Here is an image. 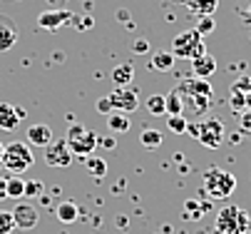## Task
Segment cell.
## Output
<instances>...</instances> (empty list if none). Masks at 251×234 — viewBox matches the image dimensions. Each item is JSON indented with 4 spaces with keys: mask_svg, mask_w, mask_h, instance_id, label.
Masks as SVG:
<instances>
[{
    "mask_svg": "<svg viewBox=\"0 0 251 234\" xmlns=\"http://www.w3.org/2000/svg\"><path fill=\"white\" fill-rule=\"evenodd\" d=\"M179 92H182V100H184V112L189 110V115L199 117L201 112L209 110V103H211V85L209 80H201V78H189L184 82H179L176 85Z\"/></svg>",
    "mask_w": 251,
    "mask_h": 234,
    "instance_id": "cell-1",
    "label": "cell"
},
{
    "mask_svg": "<svg viewBox=\"0 0 251 234\" xmlns=\"http://www.w3.org/2000/svg\"><path fill=\"white\" fill-rule=\"evenodd\" d=\"M5 184H8V199H15V202H20V199L25 197V180H23V177L13 175V177L5 180Z\"/></svg>",
    "mask_w": 251,
    "mask_h": 234,
    "instance_id": "cell-21",
    "label": "cell"
},
{
    "mask_svg": "<svg viewBox=\"0 0 251 234\" xmlns=\"http://www.w3.org/2000/svg\"><path fill=\"white\" fill-rule=\"evenodd\" d=\"M43 192H45L43 182H38V180H27V182H25V197H27V199L43 197Z\"/></svg>",
    "mask_w": 251,
    "mask_h": 234,
    "instance_id": "cell-29",
    "label": "cell"
},
{
    "mask_svg": "<svg viewBox=\"0 0 251 234\" xmlns=\"http://www.w3.org/2000/svg\"><path fill=\"white\" fill-rule=\"evenodd\" d=\"M97 145H102V147H107V150H115V147H117V140H115V137H97Z\"/></svg>",
    "mask_w": 251,
    "mask_h": 234,
    "instance_id": "cell-33",
    "label": "cell"
},
{
    "mask_svg": "<svg viewBox=\"0 0 251 234\" xmlns=\"http://www.w3.org/2000/svg\"><path fill=\"white\" fill-rule=\"evenodd\" d=\"M73 13H67V10H45L38 15V25L45 27V30H57L60 25H67V23H73Z\"/></svg>",
    "mask_w": 251,
    "mask_h": 234,
    "instance_id": "cell-11",
    "label": "cell"
},
{
    "mask_svg": "<svg viewBox=\"0 0 251 234\" xmlns=\"http://www.w3.org/2000/svg\"><path fill=\"white\" fill-rule=\"evenodd\" d=\"M204 212H206V205L197 202V199H187V202H184V219L197 222V219L204 217Z\"/></svg>",
    "mask_w": 251,
    "mask_h": 234,
    "instance_id": "cell-24",
    "label": "cell"
},
{
    "mask_svg": "<svg viewBox=\"0 0 251 234\" xmlns=\"http://www.w3.org/2000/svg\"><path fill=\"white\" fill-rule=\"evenodd\" d=\"M132 78H134L132 62H122V65H117V68L112 70V82H115L117 87H127V85L132 82Z\"/></svg>",
    "mask_w": 251,
    "mask_h": 234,
    "instance_id": "cell-19",
    "label": "cell"
},
{
    "mask_svg": "<svg viewBox=\"0 0 251 234\" xmlns=\"http://www.w3.org/2000/svg\"><path fill=\"white\" fill-rule=\"evenodd\" d=\"M85 167H87V172L92 175V177H104L107 175V162L102 159V157H85Z\"/></svg>",
    "mask_w": 251,
    "mask_h": 234,
    "instance_id": "cell-25",
    "label": "cell"
},
{
    "mask_svg": "<svg viewBox=\"0 0 251 234\" xmlns=\"http://www.w3.org/2000/svg\"><path fill=\"white\" fill-rule=\"evenodd\" d=\"M13 229H15L13 212H8V209H0V234H10Z\"/></svg>",
    "mask_w": 251,
    "mask_h": 234,
    "instance_id": "cell-28",
    "label": "cell"
},
{
    "mask_svg": "<svg viewBox=\"0 0 251 234\" xmlns=\"http://www.w3.org/2000/svg\"><path fill=\"white\" fill-rule=\"evenodd\" d=\"M3 150H5V147L0 145V167H3Z\"/></svg>",
    "mask_w": 251,
    "mask_h": 234,
    "instance_id": "cell-35",
    "label": "cell"
},
{
    "mask_svg": "<svg viewBox=\"0 0 251 234\" xmlns=\"http://www.w3.org/2000/svg\"><path fill=\"white\" fill-rule=\"evenodd\" d=\"M65 145H67L70 152H73V157L85 159V157H90L97 150V135H95V132H90L85 125H70Z\"/></svg>",
    "mask_w": 251,
    "mask_h": 234,
    "instance_id": "cell-4",
    "label": "cell"
},
{
    "mask_svg": "<svg viewBox=\"0 0 251 234\" xmlns=\"http://www.w3.org/2000/svg\"><path fill=\"white\" fill-rule=\"evenodd\" d=\"M35 162V155L27 142H10L3 150V167L10 175H23L27 172Z\"/></svg>",
    "mask_w": 251,
    "mask_h": 234,
    "instance_id": "cell-5",
    "label": "cell"
},
{
    "mask_svg": "<svg viewBox=\"0 0 251 234\" xmlns=\"http://www.w3.org/2000/svg\"><path fill=\"white\" fill-rule=\"evenodd\" d=\"M25 137H27V145L30 147H48L52 142V130L48 125H30L27 132H25Z\"/></svg>",
    "mask_w": 251,
    "mask_h": 234,
    "instance_id": "cell-12",
    "label": "cell"
},
{
    "mask_svg": "<svg viewBox=\"0 0 251 234\" xmlns=\"http://www.w3.org/2000/svg\"><path fill=\"white\" fill-rule=\"evenodd\" d=\"M97 110H100L102 115H110V112H112V105H110V100H107V97H102L100 103H97Z\"/></svg>",
    "mask_w": 251,
    "mask_h": 234,
    "instance_id": "cell-32",
    "label": "cell"
},
{
    "mask_svg": "<svg viewBox=\"0 0 251 234\" xmlns=\"http://www.w3.org/2000/svg\"><path fill=\"white\" fill-rule=\"evenodd\" d=\"M167 127L172 132H176V135H182V132H187V127H189V120L184 115H167Z\"/></svg>",
    "mask_w": 251,
    "mask_h": 234,
    "instance_id": "cell-27",
    "label": "cell"
},
{
    "mask_svg": "<svg viewBox=\"0 0 251 234\" xmlns=\"http://www.w3.org/2000/svg\"><path fill=\"white\" fill-rule=\"evenodd\" d=\"M145 107H147L150 115H167V110H164V95H150Z\"/></svg>",
    "mask_w": 251,
    "mask_h": 234,
    "instance_id": "cell-26",
    "label": "cell"
},
{
    "mask_svg": "<svg viewBox=\"0 0 251 234\" xmlns=\"http://www.w3.org/2000/svg\"><path fill=\"white\" fill-rule=\"evenodd\" d=\"M18 43V27L8 15H0V52H8Z\"/></svg>",
    "mask_w": 251,
    "mask_h": 234,
    "instance_id": "cell-14",
    "label": "cell"
},
{
    "mask_svg": "<svg viewBox=\"0 0 251 234\" xmlns=\"http://www.w3.org/2000/svg\"><path fill=\"white\" fill-rule=\"evenodd\" d=\"M107 127L112 132H127L129 130V117L125 112H110L107 115Z\"/></svg>",
    "mask_w": 251,
    "mask_h": 234,
    "instance_id": "cell-23",
    "label": "cell"
},
{
    "mask_svg": "<svg viewBox=\"0 0 251 234\" xmlns=\"http://www.w3.org/2000/svg\"><path fill=\"white\" fill-rule=\"evenodd\" d=\"M164 110H167V115H184V100H182L179 87H174L164 95Z\"/></svg>",
    "mask_w": 251,
    "mask_h": 234,
    "instance_id": "cell-17",
    "label": "cell"
},
{
    "mask_svg": "<svg viewBox=\"0 0 251 234\" xmlns=\"http://www.w3.org/2000/svg\"><path fill=\"white\" fill-rule=\"evenodd\" d=\"M217 232L219 234H246L251 229V217L239 205H226L217 212Z\"/></svg>",
    "mask_w": 251,
    "mask_h": 234,
    "instance_id": "cell-3",
    "label": "cell"
},
{
    "mask_svg": "<svg viewBox=\"0 0 251 234\" xmlns=\"http://www.w3.org/2000/svg\"><path fill=\"white\" fill-rule=\"evenodd\" d=\"M162 132L159 130H142L139 132V142H142V147H147V150H157V147H162Z\"/></svg>",
    "mask_w": 251,
    "mask_h": 234,
    "instance_id": "cell-22",
    "label": "cell"
},
{
    "mask_svg": "<svg viewBox=\"0 0 251 234\" xmlns=\"http://www.w3.org/2000/svg\"><path fill=\"white\" fill-rule=\"evenodd\" d=\"M13 219H15V227L18 229H35L40 222V212L35 209L30 202H25V199H20V202L15 205L13 209Z\"/></svg>",
    "mask_w": 251,
    "mask_h": 234,
    "instance_id": "cell-10",
    "label": "cell"
},
{
    "mask_svg": "<svg viewBox=\"0 0 251 234\" xmlns=\"http://www.w3.org/2000/svg\"><path fill=\"white\" fill-rule=\"evenodd\" d=\"M187 132H192L194 140H199V142H201L204 147H209V150H217V147H222V142H224V125H222V120H217V117H206V120H201V122H197V125H189Z\"/></svg>",
    "mask_w": 251,
    "mask_h": 234,
    "instance_id": "cell-6",
    "label": "cell"
},
{
    "mask_svg": "<svg viewBox=\"0 0 251 234\" xmlns=\"http://www.w3.org/2000/svg\"><path fill=\"white\" fill-rule=\"evenodd\" d=\"M73 162V152L67 150L65 140H57V142H50L45 147V164L48 167H55V170H62Z\"/></svg>",
    "mask_w": 251,
    "mask_h": 234,
    "instance_id": "cell-9",
    "label": "cell"
},
{
    "mask_svg": "<svg viewBox=\"0 0 251 234\" xmlns=\"http://www.w3.org/2000/svg\"><path fill=\"white\" fill-rule=\"evenodd\" d=\"M174 57H182V60H194L199 55L206 52V45L201 40V35L197 30H184V32H179V35L172 40V50H169Z\"/></svg>",
    "mask_w": 251,
    "mask_h": 234,
    "instance_id": "cell-7",
    "label": "cell"
},
{
    "mask_svg": "<svg viewBox=\"0 0 251 234\" xmlns=\"http://www.w3.org/2000/svg\"><path fill=\"white\" fill-rule=\"evenodd\" d=\"M23 120H25V110L23 107H15L10 103L0 105V127L3 130H15Z\"/></svg>",
    "mask_w": 251,
    "mask_h": 234,
    "instance_id": "cell-13",
    "label": "cell"
},
{
    "mask_svg": "<svg viewBox=\"0 0 251 234\" xmlns=\"http://www.w3.org/2000/svg\"><path fill=\"white\" fill-rule=\"evenodd\" d=\"M132 50H134L137 55H139V52H142V55H145V52H150V43H147V40H134V45H132Z\"/></svg>",
    "mask_w": 251,
    "mask_h": 234,
    "instance_id": "cell-31",
    "label": "cell"
},
{
    "mask_svg": "<svg viewBox=\"0 0 251 234\" xmlns=\"http://www.w3.org/2000/svg\"><path fill=\"white\" fill-rule=\"evenodd\" d=\"M55 217H57L62 224H73V222H77L80 209H77V205H75V202L65 199V202H60V205L55 207Z\"/></svg>",
    "mask_w": 251,
    "mask_h": 234,
    "instance_id": "cell-16",
    "label": "cell"
},
{
    "mask_svg": "<svg viewBox=\"0 0 251 234\" xmlns=\"http://www.w3.org/2000/svg\"><path fill=\"white\" fill-rule=\"evenodd\" d=\"M107 100H110V105H112V112H134L139 107V97H137V90L134 87H115L110 95H107Z\"/></svg>",
    "mask_w": 251,
    "mask_h": 234,
    "instance_id": "cell-8",
    "label": "cell"
},
{
    "mask_svg": "<svg viewBox=\"0 0 251 234\" xmlns=\"http://www.w3.org/2000/svg\"><path fill=\"white\" fill-rule=\"evenodd\" d=\"M201 189L209 199H217V202H222V199L231 197L234 189H236V177L226 170H222V167H209V170L204 172V180H201Z\"/></svg>",
    "mask_w": 251,
    "mask_h": 234,
    "instance_id": "cell-2",
    "label": "cell"
},
{
    "mask_svg": "<svg viewBox=\"0 0 251 234\" xmlns=\"http://www.w3.org/2000/svg\"><path fill=\"white\" fill-rule=\"evenodd\" d=\"M187 8L201 18V15H214V10L219 8V0H187Z\"/></svg>",
    "mask_w": 251,
    "mask_h": 234,
    "instance_id": "cell-18",
    "label": "cell"
},
{
    "mask_svg": "<svg viewBox=\"0 0 251 234\" xmlns=\"http://www.w3.org/2000/svg\"><path fill=\"white\" fill-rule=\"evenodd\" d=\"M192 73H194V78L209 80L214 73H217V60H214L209 52H204V55L194 57V60H192Z\"/></svg>",
    "mask_w": 251,
    "mask_h": 234,
    "instance_id": "cell-15",
    "label": "cell"
},
{
    "mask_svg": "<svg viewBox=\"0 0 251 234\" xmlns=\"http://www.w3.org/2000/svg\"><path fill=\"white\" fill-rule=\"evenodd\" d=\"M174 55L172 52H152V57H150V68L152 70H162V73H167V70H172V65H174Z\"/></svg>",
    "mask_w": 251,
    "mask_h": 234,
    "instance_id": "cell-20",
    "label": "cell"
},
{
    "mask_svg": "<svg viewBox=\"0 0 251 234\" xmlns=\"http://www.w3.org/2000/svg\"><path fill=\"white\" fill-rule=\"evenodd\" d=\"M3 199H8V184H5L3 177H0V202H3Z\"/></svg>",
    "mask_w": 251,
    "mask_h": 234,
    "instance_id": "cell-34",
    "label": "cell"
},
{
    "mask_svg": "<svg viewBox=\"0 0 251 234\" xmlns=\"http://www.w3.org/2000/svg\"><path fill=\"white\" fill-rule=\"evenodd\" d=\"M214 25H217V23H214V18H211V15H201V18L197 20V27H194V30L204 38V35H209V32L214 30Z\"/></svg>",
    "mask_w": 251,
    "mask_h": 234,
    "instance_id": "cell-30",
    "label": "cell"
}]
</instances>
